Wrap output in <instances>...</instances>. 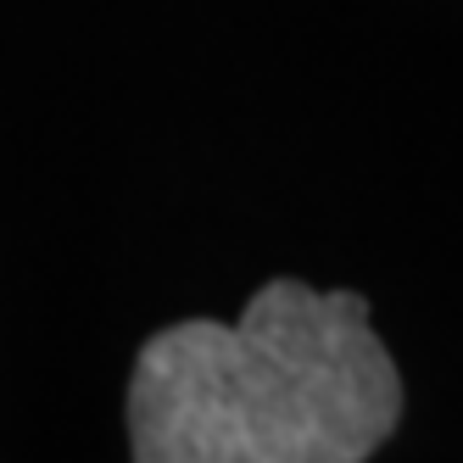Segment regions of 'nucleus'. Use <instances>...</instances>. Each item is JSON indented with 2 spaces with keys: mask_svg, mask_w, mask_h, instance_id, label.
I'll return each instance as SVG.
<instances>
[{
  "mask_svg": "<svg viewBox=\"0 0 463 463\" xmlns=\"http://www.w3.org/2000/svg\"><path fill=\"white\" fill-rule=\"evenodd\" d=\"M396 419L369 302L302 279H269L241 324H168L128 380L135 463H363Z\"/></svg>",
  "mask_w": 463,
  "mask_h": 463,
  "instance_id": "nucleus-1",
  "label": "nucleus"
}]
</instances>
